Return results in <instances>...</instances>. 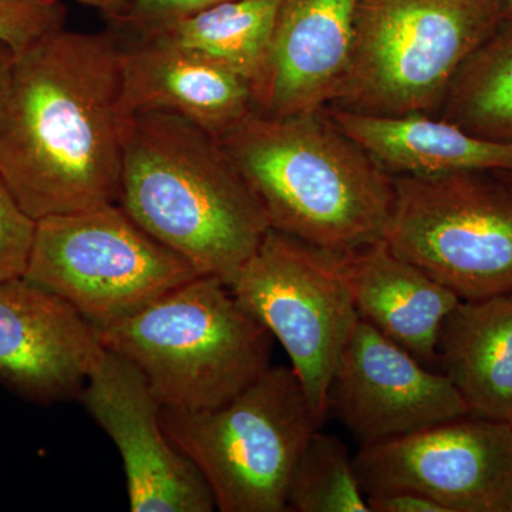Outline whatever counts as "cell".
Wrapping results in <instances>:
<instances>
[{
    "label": "cell",
    "mask_w": 512,
    "mask_h": 512,
    "mask_svg": "<svg viewBox=\"0 0 512 512\" xmlns=\"http://www.w3.org/2000/svg\"><path fill=\"white\" fill-rule=\"evenodd\" d=\"M121 42L66 28L16 53L0 90V177L33 220L117 202Z\"/></svg>",
    "instance_id": "obj_1"
},
{
    "label": "cell",
    "mask_w": 512,
    "mask_h": 512,
    "mask_svg": "<svg viewBox=\"0 0 512 512\" xmlns=\"http://www.w3.org/2000/svg\"><path fill=\"white\" fill-rule=\"evenodd\" d=\"M228 286L284 346L322 426L332 377L360 319L342 256L271 228Z\"/></svg>",
    "instance_id": "obj_9"
},
{
    "label": "cell",
    "mask_w": 512,
    "mask_h": 512,
    "mask_svg": "<svg viewBox=\"0 0 512 512\" xmlns=\"http://www.w3.org/2000/svg\"><path fill=\"white\" fill-rule=\"evenodd\" d=\"M80 400L119 450L133 512H211L214 497L161 426V406L126 357L104 349Z\"/></svg>",
    "instance_id": "obj_11"
},
{
    "label": "cell",
    "mask_w": 512,
    "mask_h": 512,
    "mask_svg": "<svg viewBox=\"0 0 512 512\" xmlns=\"http://www.w3.org/2000/svg\"><path fill=\"white\" fill-rule=\"evenodd\" d=\"M370 512L349 448L316 430L293 470L288 512Z\"/></svg>",
    "instance_id": "obj_21"
},
{
    "label": "cell",
    "mask_w": 512,
    "mask_h": 512,
    "mask_svg": "<svg viewBox=\"0 0 512 512\" xmlns=\"http://www.w3.org/2000/svg\"><path fill=\"white\" fill-rule=\"evenodd\" d=\"M97 329L25 276L0 279V382L40 406L80 400L103 355Z\"/></svg>",
    "instance_id": "obj_13"
},
{
    "label": "cell",
    "mask_w": 512,
    "mask_h": 512,
    "mask_svg": "<svg viewBox=\"0 0 512 512\" xmlns=\"http://www.w3.org/2000/svg\"><path fill=\"white\" fill-rule=\"evenodd\" d=\"M161 426L210 487L221 512H288L293 470L320 429L292 367H269L211 410L161 407Z\"/></svg>",
    "instance_id": "obj_6"
},
{
    "label": "cell",
    "mask_w": 512,
    "mask_h": 512,
    "mask_svg": "<svg viewBox=\"0 0 512 512\" xmlns=\"http://www.w3.org/2000/svg\"><path fill=\"white\" fill-rule=\"evenodd\" d=\"M16 53L13 52L12 47L6 45V43L0 42V90H2L3 84L8 79L10 67H12L13 59H15Z\"/></svg>",
    "instance_id": "obj_27"
},
{
    "label": "cell",
    "mask_w": 512,
    "mask_h": 512,
    "mask_svg": "<svg viewBox=\"0 0 512 512\" xmlns=\"http://www.w3.org/2000/svg\"><path fill=\"white\" fill-rule=\"evenodd\" d=\"M484 174L393 177L384 244L460 299L512 293V188Z\"/></svg>",
    "instance_id": "obj_8"
},
{
    "label": "cell",
    "mask_w": 512,
    "mask_h": 512,
    "mask_svg": "<svg viewBox=\"0 0 512 512\" xmlns=\"http://www.w3.org/2000/svg\"><path fill=\"white\" fill-rule=\"evenodd\" d=\"M437 365L471 416L512 419V293L461 299L437 343Z\"/></svg>",
    "instance_id": "obj_18"
},
{
    "label": "cell",
    "mask_w": 512,
    "mask_h": 512,
    "mask_svg": "<svg viewBox=\"0 0 512 512\" xmlns=\"http://www.w3.org/2000/svg\"><path fill=\"white\" fill-rule=\"evenodd\" d=\"M468 417L362 446V490L417 491L447 512H512L510 421Z\"/></svg>",
    "instance_id": "obj_10"
},
{
    "label": "cell",
    "mask_w": 512,
    "mask_h": 512,
    "mask_svg": "<svg viewBox=\"0 0 512 512\" xmlns=\"http://www.w3.org/2000/svg\"><path fill=\"white\" fill-rule=\"evenodd\" d=\"M97 335L143 373L161 407L190 412L247 389L271 367L274 342L227 284L201 275Z\"/></svg>",
    "instance_id": "obj_4"
},
{
    "label": "cell",
    "mask_w": 512,
    "mask_h": 512,
    "mask_svg": "<svg viewBox=\"0 0 512 512\" xmlns=\"http://www.w3.org/2000/svg\"><path fill=\"white\" fill-rule=\"evenodd\" d=\"M330 409L362 446L471 416L444 373L431 372L363 319L336 366Z\"/></svg>",
    "instance_id": "obj_12"
},
{
    "label": "cell",
    "mask_w": 512,
    "mask_h": 512,
    "mask_svg": "<svg viewBox=\"0 0 512 512\" xmlns=\"http://www.w3.org/2000/svg\"><path fill=\"white\" fill-rule=\"evenodd\" d=\"M370 512H447L439 503L413 490H389L366 495Z\"/></svg>",
    "instance_id": "obj_25"
},
{
    "label": "cell",
    "mask_w": 512,
    "mask_h": 512,
    "mask_svg": "<svg viewBox=\"0 0 512 512\" xmlns=\"http://www.w3.org/2000/svg\"><path fill=\"white\" fill-rule=\"evenodd\" d=\"M36 220L23 210L0 177V279L25 275Z\"/></svg>",
    "instance_id": "obj_23"
},
{
    "label": "cell",
    "mask_w": 512,
    "mask_h": 512,
    "mask_svg": "<svg viewBox=\"0 0 512 512\" xmlns=\"http://www.w3.org/2000/svg\"><path fill=\"white\" fill-rule=\"evenodd\" d=\"M326 111L392 177L512 174V143L477 136L444 117L375 116L338 107Z\"/></svg>",
    "instance_id": "obj_16"
},
{
    "label": "cell",
    "mask_w": 512,
    "mask_h": 512,
    "mask_svg": "<svg viewBox=\"0 0 512 512\" xmlns=\"http://www.w3.org/2000/svg\"><path fill=\"white\" fill-rule=\"evenodd\" d=\"M231 0H130L116 19L109 20V28L121 36H134L191 18Z\"/></svg>",
    "instance_id": "obj_24"
},
{
    "label": "cell",
    "mask_w": 512,
    "mask_h": 512,
    "mask_svg": "<svg viewBox=\"0 0 512 512\" xmlns=\"http://www.w3.org/2000/svg\"><path fill=\"white\" fill-rule=\"evenodd\" d=\"M510 424H511V427H512V419L510 420Z\"/></svg>",
    "instance_id": "obj_29"
},
{
    "label": "cell",
    "mask_w": 512,
    "mask_h": 512,
    "mask_svg": "<svg viewBox=\"0 0 512 512\" xmlns=\"http://www.w3.org/2000/svg\"><path fill=\"white\" fill-rule=\"evenodd\" d=\"M119 37L127 117L170 111L220 138L255 110L254 87L228 64L173 43Z\"/></svg>",
    "instance_id": "obj_14"
},
{
    "label": "cell",
    "mask_w": 512,
    "mask_h": 512,
    "mask_svg": "<svg viewBox=\"0 0 512 512\" xmlns=\"http://www.w3.org/2000/svg\"><path fill=\"white\" fill-rule=\"evenodd\" d=\"M60 2H63V0H60ZM73 2L82 3V5L89 6V8L99 10L101 15L109 22V20L116 19L126 9L130 0H73Z\"/></svg>",
    "instance_id": "obj_26"
},
{
    "label": "cell",
    "mask_w": 512,
    "mask_h": 512,
    "mask_svg": "<svg viewBox=\"0 0 512 512\" xmlns=\"http://www.w3.org/2000/svg\"><path fill=\"white\" fill-rule=\"evenodd\" d=\"M500 26L497 0H357L348 69L332 107L429 114Z\"/></svg>",
    "instance_id": "obj_5"
},
{
    "label": "cell",
    "mask_w": 512,
    "mask_h": 512,
    "mask_svg": "<svg viewBox=\"0 0 512 512\" xmlns=\"http://www.w3.org/2000/svg\"><path fill=\"white\" fill-rule=\"evenodd\" d=\"M501 25L512 26V0H497Z\"/></svg>",
    "instance_id": "obj_28"
},
{
    "label": "cell",
    "mask_w": 512,
    "mask_h": 512,
    "mask_svg": "<svg viewBox=\"0 0 512 512\" xmlns=\"http://www.w3.org/2000/svg\"><path fill=\"white\" fill-rule=\"evenodd\" d=\"M23 276L103 329L200 274L110 202L37 220Z\"/></svg>",
    "instance_id": "obj_7"
},
{
    "label": "cell",
    "mask_w": 512,
    "mask_h": 512,
    "mask_svg": "<svg viewBox=\"0 0 512 512\" xmlns=\"http://www.w3.org/2000/svg\"><path fill=\"white\" fill-rule=\"evenodd\" d=\"M60 0H0V42L20 53L43 36L66 28Z\"/></svg>",
    "instance_id": "obj_22"
},
{
    "label": "cell",
    "mask_w": 512,
    "mask_h": 512,
    "mask_svg": "<svg viewBox=\"0 0 512 512\" xmlns=\"http://www.w3.org/2000/svg\"><path fill=\"white\" fill-rule=\"evenodd\" d=\"M446 117L477 136L512 143V26L501 25L458 70Z\"/></svg>",
    "instance_id": "obj_20"
},
{
    "label": "cell",
    "mask_w": 512,
    "mask_h": 512,
    "mask_svg": "<svg viewBox=\"0 0 512 512\" xmlns=\"http://www.w3.org/2000/svg\"><path fill=\"white\" fill-rule=\"evenodd\" d=\"M117 204L198 274L227 285L271 229L218 138L170 111L127 117Z\"/></svg>",
    "instance_id": "obj_2"
},
{
    "label": "cell",
    "mask_w": 512,
    "mask_h": 512,
    "mask_svg": "<svg viewBox=\"0 0 512 512\" xmlns=\"http://www.w3.org/2000/svg\"><path fill=\"white\" fill-rule=\"evenodd\" d=\"M276 231L345 256L383 241L393 177L325 109L252 111L220 138Z\"/></svg>",
    "instance_id": "obj_3"
},
{
    "label": "cell",
    "mask_w": 512,
    "mask_h": 512,
    "mask_svg": "<svg viewBox=\"0 0 512 512\" xmlns=\"http://www.w3.org/2000/svg\"><path fill=\"white\" fill-rule=\"evenodd\" d=\"M357 0H281L255 110L272 117L330 106L348 69Z\"/></svg>",
    "instance_id": "obj_15"
},
{
    "label": "cell",
    "mask_w": 512,
    "mask_h": 512,
    "mask_svg": "<svg viewBox=\"0 0 512 512\" xmlns=\"http://www.w3.org/2000/svg\"><path fill=\"white\" fill-rule=\"evenodd\" d=\"M279 2L231 0L191 18L123 37L158 40L198 50L247 77L255 93L271 53Z\"/></svg>",
    "instance_id": "obj_19"
},
{
    "label": "cell",
    "mask_w": 512,
    "mask_h": 512,
    "mask_svg": "<svg viewBox=\"0 0 512 512\" xmlns=\"http://www.w3.org/2000/svg\"><path fill=\"white\" fill-rule=\"evenodd\" d=\"M360 319L412 353L437 365L441 326L460 298L383 241L342 256Z\"/></svg>",
    "instance_id": "obj_17"
}]
</instances>
